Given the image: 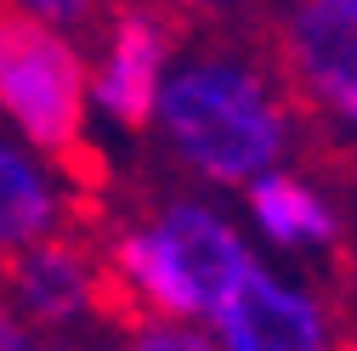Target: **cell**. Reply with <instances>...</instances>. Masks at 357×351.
I'll return each instance as SVG.
<instances>
[{
	"instance_id": "8fae6325",
	"label": "cell",
	"mask_w": 357,
	"mask_h": 351,
	"mask_svg": "<svg viewBox=\"0 0 357 351\" xmlns=\"http://www.w3.org/2000/svg\"><path fill=\"white\" fill-rule=\"evenodd\" d=\"M153 6H165L170 17H182L188 29H199V23H227V17L255 12V0H153Z\"/></svg>"
},
{
	"instance_id": "7c38bea8",
	"label": "cell",
	"mask_w": 357,
	"mask_h": 351,
	"mask_svg": "<svg viewBox=\"0 0 357 351\" xmlns=\"http://www.w3.org/2000/svg\"><path fill=\"white\" fill-rule=\"evenodd\" d=\"M0 351H34V329L0 300Z\"/></svg>"
},
{
	"instance_id": "9c48e42d",
	"label": "cell",
	"mask_w": 357,
	"mask_h": 351,
	"mask_svg": "<svg viewBox=\"0 0 357 351\" xmlns=\"http://www.w3.org/2000/svg\"><path fill=\"white\" fill-rule=\"evenodd\" d=\"M125 351H221L215 340H204L193 323H137V329H125Z\"/></svg>"
},
{
	"instance_id": "52a82bcc",
	"label": "cell",
	"mask_w": 357,
	"mask_h": 351,
	"mask_svg": "<svg viewBox=\"0 0 357 351\" xmlns=\"http://www.w3.org/2000/svg\"><path fill=\"white\" fill-rule=\"evenodd\" d=\"M102 193H79L63 170L46 164V153L0 142V255L29 244V238H46V233L79 221Z\"/></svg>"
},
{
	"instance_id": "6da1fadb",
	"label": "cell",
	"mask_w": 357,
	"mask_h": 351,
	"mask_svg": "<svg viewBox=\"0 0 357 351\" xmlns=\"http://www.w3.org/2000/svg\"><path fill=\"white\" fill-rule=\"evenodd\" d=\"M153 130L193 182L244 187L301 148L295 102L266 46L261 12L199 23L170 52Z\"/></svg>"
},
{
	"instance_id": "277c9868",
	"label": "cell",
	"mask_w": 357,
	"mask_h": 351,
	"mask_svg": "<svg viewBox=\"0 0 357 351\" xmlns=\"http://www.w3.org/2000/svg\"><path fill=\"white\" fill-rule=\"evenodd\" d=\"M91 210H85L79 221L46 233V238H29V244L0 255V300H6L34 334L102 323V267H97Z\"/></svg>"
},
{
	"instance_id": "4fadbf2b",
	"label": "cell",
	"mask_w": 357,
	"mask_h": 351,
	"mask_svg": "<svg viewBox=\"0 0 357 351\" xmlns=\"http://www.w3.org/2000/svg\"><path fill=\"white\" fill-rule=\"evenodd\" d=\"M34 351H79V345H34Z\"/></svg>"
},
{
	"instance_id": "ba28073f",
	"label": "cell",
	"mask_w": 357,
	"mask_h": 351,
	"mask_svg": "<svg viewBox=\"0 0 357 351\" xmlns=\"http://www.w3.org/2000/svg\"><path fill=\"white\" fill-rule=\"evenodd\" d=\"M244 193H250V221L273 244H284V249H340V238H346L340 215L329 210V198L301 170L273 164L255 182H244Z\"/></svg>"
},
{
	"instance_id": "30bf717a",
	"label": "cell",
	"mask_w": 357,
	"mask_h": 351,
	"mask_svg": "<svg viewBox=\"0 0 357 351\" xmlns=\"http://www.w3.org/2000/svg\"><path fill=\"white\" fill-rule=\"evenodd\" d=\"M17 6L40 12V17H46V23H57V29L97 34V23L108 17V6H114V0H17Z\"/></svg>"
},
{
	"instance_id": "7a4b0ae2",
	"label": "cell",
	"mask_w": 357,
	"mask_h": 351,
	"mask_svg": "<svg viewBox=\"0 0 357 351\" xmlns=\"http://www.w3.org/2000/svg\"><path fill=\"white\" fill-rule=\"evenodd\" d=\"M85 108H91V68L79 46L40 12L0 0V114L79 193H102L114 170L85 142Z\"/></svg>"
},
{
	"instance_id": "5b68a950",
	"label": "cell",
	"mask_w": 357,
	"mask_h": 351,
	"mask_svg": "<svg viewBox=\"0 0 357 351\" xmlns=\"http://www.w3.org/2000/svg\"><path fill=\"white\" fill-rule=\"evenodd\" d=\"M188 23L170 17L153 0H114L108 17L97 23V68H91V102L119 119L125 130H148L153 102H159V79L170 68V52L182 46Z\"/></svg>"
},
{
	"instance_id": "3957f363",
	"label": "cell",
	"mask_w": 357,
	"mask_h": 351,
	"mask_svg": "<svg viewBox=\"0 0 357 351\" xmlns=\"http://www.w3.org/2000/svg\"><path fill=\"white\" fill-rule=\"evenodd\" d=\"M255 12L295 102L301 153L335 176H357V6L273 0Z\"/></svg>"
},
{
	"instance_id": "8992f818",
	"label": "cell",
	"mask_w": 357,
	"mask_h": 351,
	"mask_svg": "<svg viewBox=\"0 0 357 351\" xmlns=\"http://www.w3.org/2000/svg\"><path fill=\"white\" fill-rule=\"evenodd\" d=\"M210 323L221 351H346L340 306L301 283H284L261 260H250V272L210 312Z\"/></svg>"
}]
</instances>
